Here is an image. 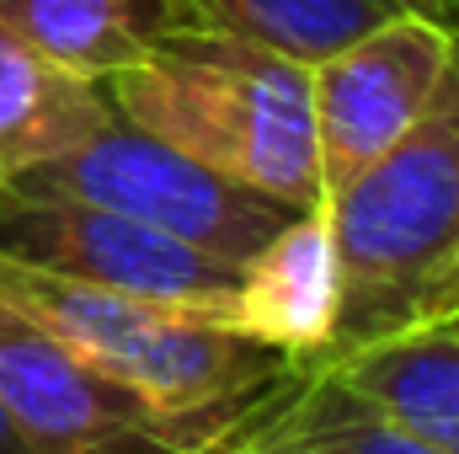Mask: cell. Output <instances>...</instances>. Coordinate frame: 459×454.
<instances>
[{
  "label": "cell",
  "instance_id": "obj_4",
  "mask_svg": "<svg viewBox=\"0 0 459 454\" xmlns=\"http://www.w3.org/2000/svg\"><path fill=\"white\" fill-rule=\"evenodd\" d=\"M5 193L113 209V214H128L139 225L166 230V235L209 251L230 267L256 257L294 214H305V209H289L267 193H251V188L220 177V171L198 166L193 155L171 150L166 139H155L144 128H134L128 118L102 123L75 150L22 171Z\"/></svg>",
  "mask_w": 459,
  "mask_h": 454
},
{
  "label": "cell",
  "instance_id": "obj_6",
  "mask_svg": "<svg viewBox=\"0 0 459 454\" xmlns=\"http://www.w3.org/2000/svg\"><path fill=\"white\" fill-rule=\"evenodd\" d=\"M455 54L459 43L444 27L401 11L310 65V134H316L321 209L422 118Z\"/></svg>",
  "mask_w": 459,
  "mask_h": 454
},
{
  "label": "cell",
  "instance_id": "obj_13",
  "mask_svg": "<svg viewBox=\"0 0 459 454\" xmlns=\"http://www.w3.org/2000/svg\"><path fill=\"white\" fill-rule=\"evenodd\" d=\"M160 11L166 22L235 32L299 65H316L385 16H401L390 0H160Z\"/></svg>",
  "mask_w": 459,
  "mask_h": 454
},
{
  "label": "cell",
  "instance_id": "obj_9",
  "mask_svg": "<svg viewBox=\"0 0 459 454\" xmlns=\"http://www.w3.org/2000/svg\"><path fill=\"white\" fill-rule=\"evenodd\" d=\"M337 321V257L326 214H294L256 257L240 262L230 332L262 342L294 363L326 353Z\"/></svg>",
  "mask_w": 459,
  "mask_h": 454
},
{
  "label": "cell",
  "instance_id": "obj_16",
  "mask_svg": "<svg viewBox=\"0 0 459 454\" xmlns=\"http://www.w3.org/2000/svg\"><path fill=\"white\" fill-rule=\"evenodd\" d=\"M0 454H22L16 433H11V423H5V412H0Z\"/></svg>",
  "mask_w": 459,
  "mask_h": 454
},
{
  "label": "cell",
  "instance_id": "obj_1",
  "mask_svg": "<svg viewBox=\"0 0 459 454\" xmlns=\"http://www.w3.org/2000/svg\"><path fill=\"white\" fill-rule=\"evenodd\" d=\"M117 118L230 182L321 214L310 65L251 38L166 22L150 48L102 81Z\"/></svg>",
  "mask_w": 459,
  "mask_h": 454
},
{
  "label": "cell",
  "instance_id": "obj_17",
  "mask_svg": "<svg viewBox=\"0 0 459 454\" xmlns=\"http://www.w3.org/2000/svg\"><path fill=\"white\" fill-rule=\"evenodd\" d=\"M193 454H209V450H204V444H198V450H193Z\"/></svg>",
  "mask_w": 459,
  "mask_h": 454
},
{
  "label": "cell",
  "instance_id": "obj_11",
  "mask_svg": "<svg viewBox=\"0 0 459 454\" xmlns=\"http://www.w3.org/2000/svg\"><path fill=\"white\" fill-rule=\"evenodd\" d=\"M310 363H332L347 385H358L411 433H422L444 454H459V321L395 332L368 347H352L342 358H310Z\"/></svg>",
  "mask_w": 459,
  "mask_h": 454
},
{
  "label": "cell",
  "instance_id": "obj_8",
  "mask_svg": "<svg viewBox=\"0 0 459 454\" xmlns=\"http://www.w3.org/2000/svg\"><path fill=\"white\" fill-rule=\"evenodd\" d=\"M209 454H444L347 385L332 363H294L273 390L240 406L209 439Z\"/></svg>",
  "mask_w": 459,
  "mask_h": 454
},
{
  "label": "cell",
  "instance_id": "obj_14",
  "mask_svg": "<svg viewBox=\"0 0 459 454\" xmlns=\"http://www.w3.org/2000/svg\"><path fill=\"white\" fill-rule=\"evenodd\" d=\"M459 321V257L444 267V278L422 294V305H417V316L406 321V332H422V327H449Z\"/></svg>",
  "mask_w": 459,
  "mask_h": 454
},
{
  "label": "cell",
  "instance_id": "obj_15",
  "mask_svg": "<svg viewBox=\"0 0 459 454\" xmlns=\"http://www.w3.org/2000/svg\"><path fill=\"white\" fill-rule=\"evenodd\" d=\"M390 5L406 11V16H422V22L444 27V32L459 43V0H390Z\"/></svg>",
  "mask_w": 459,
  "mask_h": 454
},
{
  "label": "cell",
  "instance_id": "obj_7",
  "mask_svg": "<svg viewBox=\"0 0 459 454\" xmlns=\"http://www.w3.org/2000/svg\"><path fill=\"white\" fill-rule=\"evenodd\" d=\"M0 412L22 454H193L204 439L0 300Z\"/></svg>",
  "mask_w": 459,
  "mask_h": 454
},
{
  "label": "cell",
  "instance_id": "obj_3",
  "mask_svg": "<svg viewBox=\"0 0 459 454\" xmlns=\"http://www.w3.org/2000/svg\"><path fill=\"white\" fill-rule=\"evenodd\" d=\"M0 300L32 327H43L59 347H70L81 363H91L97 374H108L113 385L198 439H209L220 423H230L294 369V358L240 332L11 257H0Z\"/></svg>",
  "mask_w": 459,
  "mask_h": 454
},
{
  "label": "cell",
  "instance_id": "obj_12",
  "mask_svg": "<svg viewBox=\"0 0 459 454\" xmlns=\"http://www.w3.org/2000/svg\"><path fill=\"white\" fill-rule=\"evenodd\" d=\"M0 27L43 59L108 81L166 27L160 0H0Z\"/></svg>",
  "mask_w": 459,
  "mask_h": 454
},
{
  "label": "cell",
  "instance_id": "obj_5",
  "mask_svg": "<svg viewBox=\"0 0 459 454\" xmlns=\"http://www.w3.org/2000/svg\"><path fill=\"white\" fill-rule=\"evenodd\" d=\"M0 257L113 289V294L160 305V310L198 316L225 332L235 284H240V267H230L220 257L166 230L139 225L128 214L70 204V198L0 193Z\"/></svg>",
  "mask_w": 459,
  "mask_h": 454
},
{
  "label": "cell",
  "instance_id": "obj_2",
  "mask_svg": "<svg viewBox=\"0 0 459 454\" xmlns=\"http://www.w3.org/2000/svg\"><path fill=\"white\" fill-rule=\"evenodd\" d=\"M321 214L337 257V321L321 358L406 332L459 257V54L422 118Z\"/></svg>",
  "mask_w": 459,
  "mask_h": 454
},
{
  "label": "cell",
  "instance_id": "obj_10",
  "mask_svg": "<svg viewBox=\"0 0 459 454\" xmlns=\"http://www.w3.org/2000/svg\"><path fill=\"white\" fill-rule=\"evenodd\" d=\"M113 118L102 81L43 59L0 27V193L22 171L75 150Z\"/></svg>",
  "mask_w": 459,
  "mask_h": 454
}]
</instances>
